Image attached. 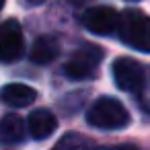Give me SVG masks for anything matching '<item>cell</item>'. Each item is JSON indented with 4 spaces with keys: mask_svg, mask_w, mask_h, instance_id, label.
Listing matches in <instances>:
<instances>
[{
    "mask_svg": "<svg viewBox=\"0 0 150 150\" xmlns=\"http://www.w3.org/2000/svg\"><path fill=\"white\" fill-rule=\"evenodd\" d=\"M134 2H138V0H134Z\"/></svg>",
    "mask_w": 150,
    "mask_h": 150,
    "instance_id": "15",
    "label": "cell"
},
{
    "mask_svg": "<svg viewBox=\"0 0 150 150\" xmlns=\"http://www.w3.org/2000/svg\"><path fill=\"white\" fill-rule=\"evenodd\" d=\"M27 132L29 129L19 113H6L0 119V144H4V146L21 144L25 140Z\"/></svg>",
    "mask_w": 150,
    "mask_h": 150,
    "instance_id": "9",
    "label": "cell"
},
{
    "mask_svg": "<svg viewBox=\"0 0 150 150\" xmlns=\"http://www.w3.org/2000/svg\"><path fill=\"white\" fill-rule=\"evenodd\" d=\"M82 25L86 31L109 37L113 33H119V23H121V13L115 11L113 6L101 4V6H91L82 13Z\"/></svg>",
    "mask_w": 150,
    "mask_h": 150,
    "instance_id": "4",
    "label": "cell"
},
{
    "mask_svg": "<svg viewBox=\"0 0 150 150\" xmlns=\"http://www.w3.org/2000/svg\"><path fill=\"white\" fill-rule=\"evenodd\" d=\"M58 56H60V43L52 35H41L31 45V62L39 64V66L52 64Z\"/></svg>",
    "mask_w": 150,
    "mask_h": 150,
    "instance_id": "10",
    "label": "cell"
},
{
    "mask_svg": "<svg viewBox=\"0 0 150 150\" xmlns=\"http://www.w3.org/2000/svg\"><path fill=\"white\" fill-rule=\"evenodd\" d=\"M35 99H37V91L31 88L29 84H23V82H11V84H4L0 88V101L13 109L29 107Z\"/></svg>",
    "mask_w": 150,
    "mask_h": 150,
    "instance_id": "7",
    "label": "cell"
},
{
    "mask_svg": "<svg viewBox=\"0 0 150 150\" xmlns=\"http://www.w3.org/2000/svg\"><path fill=\"white\" fill-rule=\"evenodd\" d=\"M56 127H58V119H56V115H54L50 109H45V107L31 111L29 117H27V129H29L31 138H35V140H45V138H50V136L56 132Z\"/></svg>",
    "mask_w": 150,
    "mask_h": 150,
    "instance_id": "8",
    "label": "cell"
},
{
    "mask_svg": "<svg viewBox=\"0 0 150 150\" xmlns=\"http://www.w3.org/2000/svg\"><path fill=\"white\" fill-rule=\"evenodd\" d=\"M86 121L99 129H123L129 125L132 115L121 101L113 97H101L88 107Z\"/></svg>",
    "mask_w": 150,
    "mask_h": 150,
    "instance_id": "1",
    "label": "cell"
},
{
    "mask_svg": "<svg viewBox=\"0 0 150 150\" xmlns=\"http://www.w3.org/2000/svg\"><path fill=\"white\" fill-rule=\"evenodd\" d=\"M52 150H95V146H93V142L88 138L72 132V134L62 136Z\"/></svg>",
    "mask_w": 150,
    "mask_h": 150,
    "instance_id": "11",
    "label": "cell"
},
{
    "mask_svg": "<svg viewBox=\"0 0 150 150\" xmlns=\"http://www.w3.org/2000/svg\"><path fill=\"white\" fill-rule=\"evenodd\" d=\"M23 50H25V37L19 21L6 19L4 23H0V60L15 62L23 56Z\"/></svg>",
    "mask_w": 150,
    "mask_h": 150,
    "instance_id": "6",
    "label": "cell"
},
{
    "mask_svg": "<svg viewBox=\"0 0 150 150\" xmlns=\"http://www.w3.org/2000/svg\"><path fill=\"white\" fill-rule=\"evenodd\" d=\"M27 2H29V4H43L45 0H27Z\"/></svg>",
    "mask_w": 150,
    "mask_h": 150,
    "instance_id": "13",
    "label": "cell"
},
{
    "mask_svg": "<svg viewBox=\"0 0 150 150\" xmlns=\"http://www.w3.org/2000/svg\"><path fill=\"white\" fill-rule=\"evenodd\" d=\"M4 2H6V0H0V8H2V6H4Z\"/></svg>",
    "mask_w": 150,
    "mask_h": 150,
    "instance_id": "14",
    "label": "cell"
},
{
    "mask_svg": "<svg viewBox=\"0 0 150 150\" xmlns=\"http://www.w3.org/2000/svg\"><path fill=\"white\" fill-rule=\"evenodd\" d=\"M95 150H142L134 144H115V146H95Z\"/></svg>",
    "mask_w": 150,
    "mask_h": 150,
    "instance_id": "12",
    "label": "cell"
},
{
    "mask_svg": "<svg viewBox=\"0 0 150 150\" xmlns=\"http://www.w3.org/2000/svg\"><path fill=\"white\" fill-rule=\"evenodd\" d=\"M111 74L117 88L125 93H140L146 84V72L134 58H117L111 66Z\"/></svg>",
    "mask_w": 150,
    "mask_h": 150,
    "instance_id": "5",
    "label": "cell"
},
{
    "mask_svg": "<svg viewBox=\"0 0 150 150\" xmlns=\"http://www.w3.org/2000/svg\"><path fill=\"white\" fill-rule=\"evenodd\" d=\"M119 39L144 54H150V17L144 11L127 8L121 13L119 23Z\"/></svg>",
    "mask_w": 150,
    "mask_h": 150,
    "instance_id": "2",
    "label": "cell"
},
{
    "mask_svg": "<svg viewBox=\"0 0 150 150\" xmlns=\"http://www.w3.org/2000/svg\"><path fill=\"white\" fill-rule=\"evenodd\" d=\"M103 58H105L103 47L95 43H82L66 62L64 72L70 80H86L99 70Z\"/></svg>",
    "mask_w": 150,
    "mask_h": 150,
    "instance_id": "3",
    "label": "cell"
}]
</instances>
